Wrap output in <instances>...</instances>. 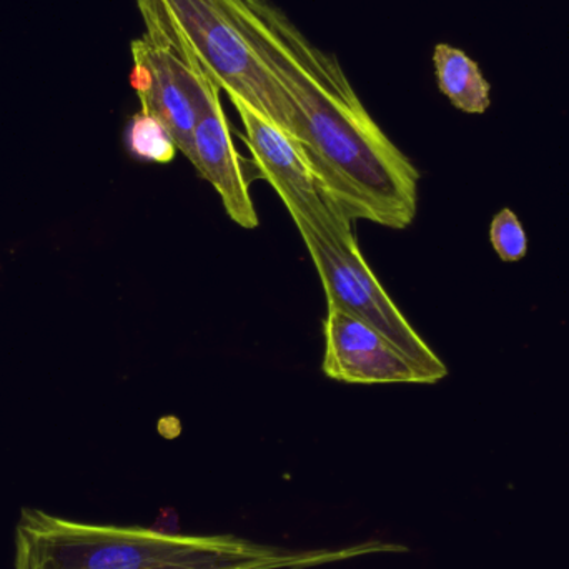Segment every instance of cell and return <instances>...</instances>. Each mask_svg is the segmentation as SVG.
<instances>
[{"label":"cell","instance_id":"1","mask_svg":"<svg viewBox=\"0 0 569 569\" xmlns=\"http://www.w3.org/2000/svg\"><path fill=\"white\" fill-rule=\"evenodd\" d=\"M220 2L287 92L295 137L328 196L351 222L408 229L420 172L365 109L337 57L318 49L270 0Z\"/></svg>","mask_w":569,"mask_h":569},{"label":"cell","instance_id":"2","mask_svg":"<svg viewBox=\"0 0 569 569\" xmlns=\"http://www.w3.org/2000/svg\"><path fill=\"white\" fill-rule=\"evenodd\" d=\"M380 547L290 553L237 537H183L147 528L99 527L26 508L13 569H284L343 560Z\"/></svg>","mask_w":569,"mask_h":569},{"label":"cell","instance_id":"3","mask_svg":"<svg viewBox=\"0 0 569 569\" xmlns=\"http://www.w3.org/2000/svg\"><path fill=\"white\" fill-rule=\"evenodd\" d=\"M160 2L220 89L295 137V110L287 92L226 6L220 0Z\"/></svg>","mask_w":569,"mask_h":569},{"label":"cell","instance_id":"4","mask_svg":"<svg viewBox=\"0 0 569 569\" xmlns=\"http://www.w3.org/2000/svg\"><path fill=\"white\" fill-rule=\"evenodd\" d=\"M137 3L146 33L132 42L130 83L142 110L169 129L179 152L190 160L193 130L212 76L197 59L160 0H137Z\"/></svg>","mask_w":569,"mask_h":569},{"label":"cell","instance_id":"5","mask_svg":"<svg viewBox=\"0 0 569 569\" xmlns=\"http://www.w3.org/2000/svg\"><path fill=\"white\" fill-rule=\"evenodd\" d=\"M301 239L323 284L327 303L377 328L423 371L430 385L447 378V365L411 327L381 287L380 280L361 256L357 240L340 243L313 233H301Z\"/></svg>","mask_w":569,"mask_h":569},{"label":"cell","instance_id":"6","mask_svg":"<svg viewBox=\"0 0 569 569\" xmlns=\"http://www.w3.org/2000/svg\"><path fill=\"white\" fill-rule=\"evenodd\" d=\"M242 119L246 142L260 176L272 186L290 212L298 232L350 243L353 222L311 169L300 142L237 97H229Z\"/></svg>","mask_w":569,"mask_h":569},{"label":"cell","instance_id":"7","mask_svg":"<svg viewBox=\"0 0 569 569\" xmlns=\"http://www.w3.org/2000/svg\"><path fill=\"white\" fill-rule=\"evenodd\" d=\"M321 371L330 380L353 385H430L423 371L377 328L327 303Z\"/></svg>","mask_w":569,"mask_h":569},{"label":"cell","instance_id":"8","mask_svg":"<svg viewBox=\"0 0 569 569\" xmlns=\"http://www.w3.org/2000/svg\"><path fill=\"white\" fill-rule=\"evenodd\" d=\"M220 90L222 89L212 77L193 130L190 162L202 179L212 183L222 199L227 216L242 229L253 230L260 226L259 213L250 196L242 160L233 146Z\"/></svg>","mask_w":569,"mask_h":569},{"label":"cell","instance_id":"9","mask_svg":"<svg viewBox=\"0 0 569 569\" xmlns=\"http://www.w3.org/2000/svg\"><path fill=\"white\" fill-rule=\"evenodd\" d=\"M438 87L457 109L483 113L490 107V83L463 50L440 43L433 53Z\"/></svg>","mask_w":569,"mask_h":569},{"label":"cell","instance_id":"10","mask_svg":"<svg viewBox=\"0 0 569 569\" xmlns=\"http://www.w3.org/2000/svg\"><path fill=\"white\" fill-rule=\"evenodd\" d=\"M126 140L130 153L142 162L170 163L179 152L169 129L142 109L130 120Z\"/></svg>","mask_w":569,"mask_h":569},{"label":"cell","instance_id":"11","mask_svg":"<svg viewBox=\"0 0 569 569\" xmlns=\"http://www.w3.org/2000/svg\"><path fill=\"white\" fill-rule=\"evenodd\" d=\"M490 240L503 262H518L527 256L528 242L523 226L511 210L503 209L490 226Z\"/></svg>","mask_w":569,"mask_h":569}]
</instances>
